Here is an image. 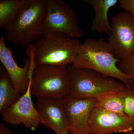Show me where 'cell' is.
I'll list each match as a JSON object with an SVG mask.
<instances>
[{
  "label": "cell",
  "mask_w": 134,
  "mask_h": 134,
  "mask_svg": "<svg viewBox=\"0 0 134 134\" xmlns=\"http://www.w3.org/2000/svg\"><path fill=\"white\" fill-rule=\"evenodd\" d=\"M120 60L112 52L108 42L102 38L87 39L81 43L73 66L92 70L119 80L127 86L132 77L125 74L117 64Z\"/></svg>",
  "instance_id": "obj_1"
},
{
  "label": "cell",
  "mask_w": 134,
  "mask_h": 134,
  "mask_svg": "<svg viewBox=\"0 0 134 134\" xmlns=\"http://www.w3.org/2000/svg\"><path fill=\"white\" fill-rule=\"evenodd\" d=\"M46 8V0H26L6 29V40L23 48L34 44L43 35L41 26Z\"/></svg>",
  "instance_id": "obj_2"
},
{
  "label": "cell",
  "mask_w": 134,
  "mask_h": 134,
  "mask_svg": "<svg viewBox=\"0 0 134 134\" xmlns=\"http://www.w3.org/2000/svg\"><path fill=\"white\" fill-rule=\"evenodd\" d=\"M81 43L62 33L44 34L32 44L34 65L68 66L76 58Z\"/></svg>",
  "instance_id": "obj_3"
},
{
  "label": "cell",
  "mask_w": 134,
  "mask_h": 134,
  "mask_svg": "<svg viewBox=\"0 0 134 134\" xmlns=\"http://www.w3.org/2000/svg\"><path fill=\"white\" fill-rule=\"evenodd\" d=\"M68 66H35L31 75L32 96L61 99L69 96L71 77Z\"/></svg>",
  "instance_id": "obj_4"
},
{
  "label": "cell",
  "mask_w": 134,
  "mask_h": 134,
  "mask_svg": "<svg viewBox=\"0 0 134 134\" xmlns=\"http://www.w3.org/2000/svg\"><path fill=\"white\" fill-rule=\"evenodd\" d=\"M71 77L70 95L84 98L96 99L110 92H121L127 88L117 79L92 70L68 66Z\"/></svg>",
  "instance_id": "obj_5"
},
{
  "label": "cell",
  "mask_w": 134,
  "mask_h": 134,
  "mask_svg": "<svg viewBox=\"0 0 134 134\" xmlns=\"http://www.w3.org/2000/svg\"><path fill=\"white\" fill-rule=\"evenodd\" d=\"M46 10L41 26L42 34L62 33L72 38L82 36L75 10L62 0H46Z\"/></svg>",
  "instance_id": "obj_6"
},
{
  "label": "cell",
  "mask_w": 134,
  "mask_h": 134,
  "mask_svg": "<svg viewBox=\"0 0 134 134\" xmlns=\"http://www.w3.org/2000/svg\"><path fill=\"white\" fill-rule=\"evenodd\" d=\"M108 43L114 56L120 60L134 52V16L126 11L120 12L111 19Z\"/></svg>",
  "instance_id": "obj_7"
},
{
  "label": "cell",
  "mask_w": 134,
  "mask_h": 134,
  "mask_svg": "<svg viewBox=\"0 0 134 134\" xmlns=\"http://www.w3.org/2000/svg\"><path fill=\"white\" fill-rule=\"evenodd\" d=\"M69 134H90V121L96 99L69 95L63 99Z\"/></svg>",
  "instance_id": "obj_8"
},
{
  "label": "cell",
  "mask_w": 134,
  "mask_h": 134,
  "mask_svg": "<svg viewBox=\"0 0 134 134\" xmlns=\"http://www.w3.org/2000/svg\"><path fill=\"white\" fill-rule=\"evenodd\" d=\"M30 48V57L24 59V66H18L13 58L11 50L5 44V38H0V60L10 77L15 88L22 95L30 83L31 75L35 67L32 59V50Z\"/></svg>",
  "instance_id": "obj_9"
},
{
  "label": "cell",
  "mask_w": 134,
  "mask_h": 134,
  "mask_svg": "<svg viewBox=\"0 0 134 134\" xmlns=\"http://www.w3.org/2000/svg\"><path fill=\"white\" fill-rule=\"evenodd\" d=\"M90 134L128 133L134 131V119L95 107L90 121Z\"/></svg>",
  "instance_id": "obj_10"
},
{
  "label": "cell",
  "mask_w": 134,
  "mask_h": 134,
  "mask_svg": "<svg viewBox=\"0 0 134 134\" xmlns=\"http://www.w3.org/2000/svg\"><path fill=\"white\" fill-rule=\"evenodd\" d=\"M31 96L30 83L26 92L21 96L19 100L1 115L3 120L10 125L23 124L31 130H35L41 123Z\"/></svg>",
  "instance_id": "obj_11"
},
{
  "label": "cell",
  "mask_w": 134,
  "mask_h": 134,
  "mask_svg": "<svg viewBox=\"0 0 134 134\" xmlns=\"http://www.w3.org/2000/svg\"><path fill=\"white\" fill-rule=\"evenodd\" d=\"M36 107L41 123L56 134H69L63 99L37 98Z\"/></svg>",
  "instance_id": "obj_12"
},
{
  "label": "cell",
  "mask_w": 134,
  "mask_h": 134,
  "mask_svg": "<svg viewBox=\"0 0 134 134\" xmlns=\"http://www.w3.org/2000/svg\"><path fill=\"white\" fill-rule=\"evenodd\" d=\"M80 1L90 5L94 10V17L91 30L110 36L111 27L108 21V12L111 8L119 3V0H81Z\"/></svg>",
  "instance_id": "obj_13"
},
{
  "label": "cell",
  "mask_w": 134,
  "mask_h": 134,
  "mask_svg": "<svg viewBox=\"0 0 134 134\" xmlns=\"http://www.w3.org/2000/svg\"><path fill=\"white\" fill-rule=\"evenodd\" d=\"M21 94L15 88L2 65L0 66V114L19 100Z\"/></svg>",
  "instance_id": "obj_14"
},
{
  "label": "cell",
  "mask_w": 134,
  "mask_h": 134,
  "mask_svg": "<svg viewBox=\"0 0 134 134\" xmlns=\"http://www.w3.org/2000/svg\"><path fill=\"white\" fill-rule=\"evenodd\" d=\"M122 92H108L99 96L96 98V107L117 114L126 115L124 111Z\"/></svg>",
  "instance_id": "obj_15"
},
{
  "label": "cell",
  "mask_w": 134,
  "mask_h": 134,
  "mask_svg": "<svg viewBox=\"0 0 134 134\" xmlns=\"http://www.w3.org/2000/svg\"><path fill=\"white\" fill-rule=\"evenodd\" d=\"M26 0L0 1V29L6 30L18 14Z\"/></svg>",
  "instance_id": "obj_16"
},
{
  "label": "cell",
  "mask_w": 134,
  "mask_h": 134,
  "mask_svg": "<svg viewBox=\"0 0 134 134\" xmlns=\"http://www.w3.org/2000/svg\"><path fill=\"white\" fill-rule=\"evenodd\" d=\"M118 66L123 73L132 77L127 87L134 92V52L127 58L120 60Z\"/></svg>",
  "instance_id": "obj_17"
},
{
  "label": "cell",
  "mask_w": 134,
  "mask_h": 134,
  "mask_svg": "<svg viewBox=\"0 0 134 134\" xmlns=\"http://www.w3.org/2000/svg\"><path fill=\"white\" fill-rule=\"evenodd\" d=\"M125 114L134 119V92L127 88L122 92Z\"/></svg>",
  "instance_id": "obj_18"
},
{
  "label": "cell",
  "mask_w": 134,
  "mask_h": 134,
  "mask_svg": "<svg viewBox=\"0 0 134 134\" xmlns=\"http://www.w3.org/2000/svg\"><path fill=\"white\" fill-rule=\"evenodd\" d=\"M119 3L121 8L134 16V0H119Z\"/></svg>",
  "instance_id": "obj_19"
},
{
  "label": "cell",
  "mask_w": 134,
  "mask_h": 134,
  "mask_svg": "<svg viewBox=\"0 0 134 134\" xmlns=\"http://www.w3.org/2000/svg\"><path fill=\"white\" fill-rule=\"evenodd\" d=\"M0 134H13L10 130L2 122L0 123Z\"/></svg>",
  "instance_id": "obj_20"
},
{
  "label": "cell",
  "mask_w": 134,
  "mask_h": 134,
  "mask_svg": "<svg viewBox=\"0 0 134 134\" xmlns=\"http://www.w3.org/2000/svg\"><path fill=\"white\" fill-rule=\"evenodd\" d=\"M127 134H134V131H132V132H130L129 133H127Z\"/></svg>",
  "instance_id": "obj_21"
},
{
  "label": "cell",
  "mask_w": 134,
  "mask_h": 134,
  "mask_svg": "<svg viewBox=\"0 0 134 134\" xmlns=\"http://www.w3.org/2000/svg\"><path fill=\"white\" fill-rule=\"evenodd\" d=\"M55 134V133H54V134Z\"/></svg>",
  "instance_id": "obj_22"
}]
</instances>
